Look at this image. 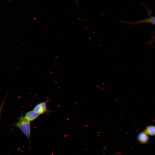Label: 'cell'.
Returning a JSON list of instances; mask_svg holds the SVG:
<instances>
[{"instance_id": "obj_1", "label": "cell", "mask_w": 155, "mask_h": 155, "mask_svg": "<svg viewBox=\"0 0 155 155\" xmlns=\"http://www.w3.org/2000/svg\"><path fill=\"white\" fill-rule=\"evenodd\" d=\"M15 125L20 129L30 142L31 130L30 122L25 120L22 114L19 121L15 123Z\"/></svg>"}, {"instance_id": "obj_2", "label": "cell", "mask_w": 155, "mask_h": 155, "mask_svg": "<svg viewBox=\"0 0 155 155\" xmlns=\"http://www.w3.org/2000/svg\"><path fill=\"white\" fill-rule=\"evenodd\" d=\"M49 100L39 103L37 104L34 107L33 110L40 115L49 112L47 108L46 104Z\"/></svg>"}, {"instance_id": "obj_3", "label": "cell", "mask_w": 155, "mask_h": 155, "mask_svg": "<svg viewBox=\"0 0 155 155\" xmlns=\"http://www.w3.org/2000/svg\"><path fill=\"white\" fill-rule=\"evenodd\" d=\"M40 115L38 113L32 110L27 112L23 117L26 121L30 122L36 119Z\"/></svg>"}, {"instance_id": "obj_4", "label": "cell", "mask_w": 155, "mask_h": 155, "mask_svg": "<svg viewBox=\"0 0 155 155\" xmlns=\"http://www.w3.org/2000/svg\"><path fill=\"white\" fill-rule=\"evenodd\" d=\"M137 138L138 141L142 144H146L147 143L149 140L148 136L144 131L138 133Z\"/></svg>"}, {"instance_id": "obj_5", "label": "cell", "mask_w": 155, "mask_h": 155, "mask_svg": "<svg viewBox=\"0 0 155 155\" xmlns=\"http://www.w3.org/2000/svg\"><path fill=\"white\" fill-rule=\"evenodd\" d=\"M121 22L122 23H127V24H133L142 23H148L155 24V17H149L146 19L137 22H125L124 21H122Z\"/></svg>"}, {"instance_id": "obj_6", "label": "cell", "mask_w": 155, "mask_h": 155, "mask_svg": "<svg viewBox=\"0 0 155 155\" xmlns=\"http://www.w3.org/2000/svg\"><path fill=\"white\" fill-rule=\"evenodd\" d=\"M145 132L148 135L150 136L155 135V126L150 125L147 127L144 130Z\"/></svg>"}, {"instance_id": "obj_7", "label": "cell", "mask_w": 155, "mask_h": 155, "mask_svg": "<svg viewBox=\"0 0 155 155\" xmlns=\"http://www.w3.org/2000/svg\"><path fill=\"white\" fill-rule=\"evenodd\" d=\"M5 100V98L1 104L0 105V116Z\"/></svg>"}]
</instances>
